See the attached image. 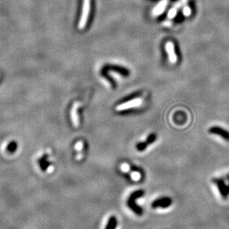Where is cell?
<instances>
[{"instance_id":"7a4b0ae2","label":"cell","mask_w":229,"mask_h":229,"mask_svg":"<svg viewBox=\"0 0 229 229\" xmlns=\"http://www.w3.org/2000/svg\"><path fill=\"white\" fill-rule=\"evenodd\" d=\"M143 195H144V191L137 190L131 194V196H130V197H129V199L128 200V206L129 208L132 209L135 214H137L138 215L142 214V210H141V208H140V207L138 206L136 204H135V200H136V199H138V198H140V197L142 196Z\"/></svg>"},{"instance_id":"6da1fadb","label":"cell","mask_w":229,"mask_h":229,"mask_svg":"<svg viewBox=\"0 0 229 229\" xmlns=\"http://www.w3.org/2000/svg\"><path fill=\"white\" fill-rule=\"evenodd\" d=\"M89 11H90V0H83L82 14H81V19L78 24V29H83L86 25L88 22Z\"/></svg>"},{"instance_id":"9a60e30c","label":"cell","mask_w":229,"mask_h":229,"mask_svg":"<svg viewBox=\"0 0 229 229\" xmlns=\"http://www.w3.org/2000/svg\"><path fill=\"white\" fill-rule=\"evenodd\" d=\"M53 170L52 167H50V168H49V171H50V172H51V170Z\"/></svg>"},{"instance_id":"52a82bcc","label":"cell","mask_w":229,"mask_h":229,"mask_svg":"<svg viewBox=\"0 0 229 229\" xmlns=\"http://www.w3.org/2000/svg\"><path fill=\"white\" fill-rule=\"evenodd\" d=\"M79 103H75V104L72 106V108L71 109V121H72V123L75 127H78L79 126V118L78 115H77V109H78Z\"/></svg>"},{"instance_id":"ba28073f","label":"cell","mask_w":229,"mask_h":229,"mask_svg":"<svg viewBox=\"0 0 229 229\" xmlns=\"http://www.w3.org/2000/svg\"><path fill=\"white\" fill-rule=\"evenodd\" d=\"M172 201L170 198H162L154 201L153 203V208L161 207V208H168L171 205Z\"/></svg>"},{"instance_id":"5b68a950","label":"cell","mask_w":229,"mask_h":229,"mask_svg":"<svg viewBox=\"0 0 229 229\" xmlns=\"http://www.w3.org/2000/svg\"><path fill=\"white\" fill-rule=\"evenodd\" d=\"M209 133L222 136L224 139L229 141V132L219 127H212L209 129Z\"/></svg>"},{"instance_id":"9c48e42d","label":"cell","mask_w":229,"mask_h":229,"mask_svg":"<svg viewBox=\"0 0 229 229\" xmlns=\"http://www.w3.org/2000/svg\"><path fill=\"white\" fill-rule=\"evenodd\" d=\"M116 225H117L116 219H115V217H111L109 219L106 229H115V228H116Z\"/></svg>"},{"instance_id":"277c9868","label":"cell","mask_w":229,"mask_h":229,"mask_svg":"<svg viewBox=\"0 0 229 229\" xmlns=\"http://www.w3.org/2000/svg\"><path fill=\"white\" fill-rule=\"evenodd\" d=\"M165 49H166L167 52H168L169 60L170 62L172 63H176L177 61V56L175 53L174 45L171 42H168L165 45Z\"/></svg>"},{"instance_id":"8992f818","label":"cell","mask_w":229,"mask_h":229,"mask_svg":"<svg viewBox=\"0 0 229 229\" xmlns=\"http://www.w3.org/2000/svg\"><path fill=\"white\" fill-rule=\"evenodd\" d=\"M167 5H168V0H162V1L157 5L153 11V15L154 17H157L162 14L163 12L164 11L165 8H166Z\"/></svg>"},{"instance_id":"8fae6325","label":"cell","mask_w":229,"mask_h":229,"mask_svg":"<svg viewBox=\"0 0 229 229\" xmlns=\"http://www.w3.org/2000/svg\"><path fill=\"white\" fill-rule=\"evenodd\" d=\"M177 13V8H173L172 9H170V11H169L168 17L170 18V19H172L176 15Z\"/></svg>"},{"instance_id":"5bb4252c","label":"cell","mask_w":229,"mask_h":229,"mask_svg":"<svg viewBox=\"0 0 229 229\" xmlns=\"http://www.w3.org/2000/svg\"><path fill=\"white\" fill-rule=\"evenodd\" d=\"M83 148V143L81 142V141H79V142H77L76 144H75V149L77 151H81V150H82Z\"/></svg>"},{"instance_id":"7c38bea8","label":"cell","mask_w":229,"mask_h":229,"mask_svg":"<svg viewBox=\"0 0 229 229\" xmlns=\"http://www.w3.org/2000/svg\"><path fill=\"white\" fill-rule=\"evenodd\" d=\"M190 13H191V10L190 8L188 7V6H185V7L184 8V9H183V13H184L185 16H190Z\"/></svg>"},{"instance_id":"30bf717a","label":"cell","mask_w":229,"mask_h":229,"mask_svg":"<svg viewBox=\"0 0 229 229\" xmlns=\"http://www.w3.org/2000/svg\"><path fill=\"white\" fill-rule=\"evenodd\" d=\"M131 177H132V179H133V180L138 181L139 179H141V174H140V173L134 171V172H133L132 173H131Z\"/></svg>"},{"instance_id":"4fadbf2b","label":"cell","mask_w":229,"mask_h":229,"mask_svg":"<svg viewBox=\"0 0 229 229\" xmlns=\"http://www.w3.org/2000/svg\"><path fill=\"white\" fill-rule=\"evenodd\" d=\"M121 169L123 172H128L129 170V166L127 164H126V163H123V164H121Z\"/></svg>"},{"instance_id":"3957f363","label":"cell","mask_w":229,"mask_h":229,"mask_svg":"<svg viewBox=\"0 0 229 229\" xmlns=\"http://www.w3.org/2000/svg\"><path fill=\"white\" fill-rule=\"evenodd\" d=\"M142 103V99L141 98H135L133 100H130L127 102L123 103L121 104L118 105L116 107L117 111H123L127 110V109H129L131 108H134V107H138L141 106Z\"/></svg>"}]
</instances>
